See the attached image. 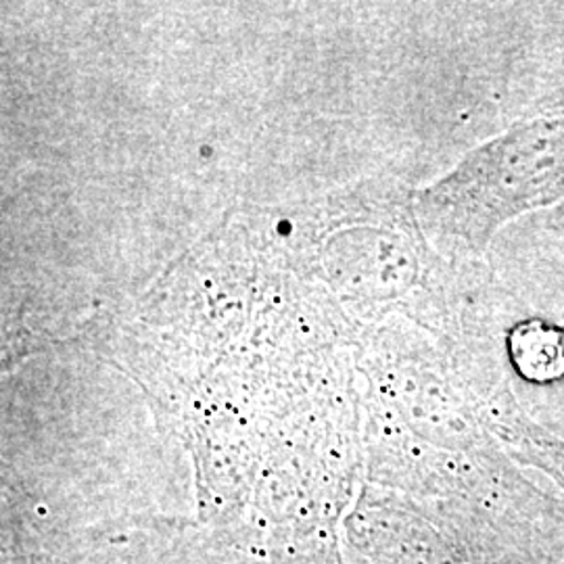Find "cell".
<instances>
[{
  "label": "cell",
  "mask_w": 564,
  "mask_h": 564,
  "mask_svg": "<svg viewBox=\"0 0 564 564\" xmlns=\"http://www.w3.org/2000/svg\"><path fill=\"white\" fill-rule=\"evenodd\" d=\"M80 540L48 510H20L4 498L2 564H78Z\"/></svg>",
  "instance_id": "cell-1"
},
{
  "label": "cell",
  "mask_w": 564,
  "mask_h": 564,
  "mask_svg": "<svg viewBox=\"0 0 564 564\" xmlns=\"http://www.w3.org/2000/svg\"><path fill=\"white\" fill-rule=\"evenodd\" d=\"M510 358L524 379L545 383L564 375V330L554 324L531 321L510 333Z\"/></svg>",
  "instance_id": "cell-2"
}]
</instances>
